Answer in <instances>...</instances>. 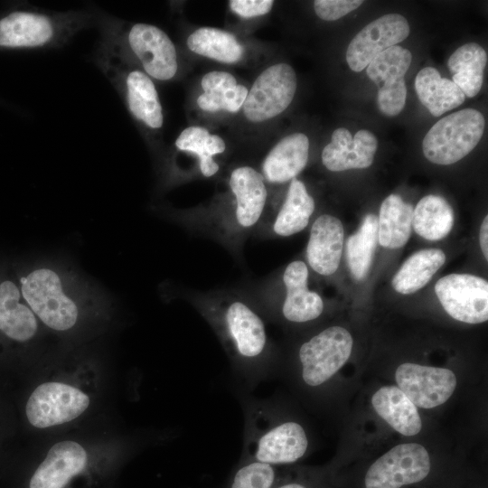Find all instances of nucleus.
<instances>
[{"mask_svg":"<svg viewBox=\"0 0 488 488\" xmlns=\"http://www.w3.org/2000/svg\"><path fill=\"white\" fill-rule=\"evenodd\" d=\"M19 281L26 305L56 332L72 330L86 308L98 307L106 301L103 289L60 259H39Z\"/></svg>","mask_w":488,"mask_h":488,"instance_id":"nucleus-1","label":"nucleus"},{"mask_svg":"<svg viewBox=\"0 0 488 488\" xmlns=\"http://www.w3.org/2000/svg\"><path fill=\"white\" fill-rule=\"evenodd\" d=\"M199 309L221 340L236 376L248 388L267 379L271 352L265 322L239 298L205 301Z\"/></svg>","mask_w":488,"mask_h":488,"instance_id":"nucleus-2","label":"nucleus"},{"mask_svg":"<svg viewBox=\"0 0 488 488\" xmlns=\"http://www.w3.org/2000/svg\"><path fill=\"white\" fill-rule=\"evenodd\" d=\"M244 407V458L272 465L293 464L308 449L303 426L277 415L267 399H247Z\"/></svg>","mask_w":488,"mask_h":488,"instance_id":"nucleus-3","label":"nucleus"},{"mask_svg":"<svg viewBox=\"0 0 488 488\" xmlns=\"http://www.w3.org/2000/svg\"><path fill=\"white\" fill-rule=\"evenodd\" d=\"M87 11H14L0 20V46L9 48L59 47L89 26Z\"/></svg>","mask_w":488,"mask_h":488,"instance_id":"nucleus-4","label":"nucleus"},{"mask_svg":"<svg viewBox=\"0 0 488 488\" xmlns=\"http://www.w3.org/2000/svg\"><path fill=\"white\" fill-rule=\"evenodd\" d=\"M103 40L121 53L131 54L151 79L166 81L177 73L175 46L166 33L155 25L136 23L125 29L108 22L104 25Z\"/></svg>","mask_w":488,"mask_h":488,"instance_id":"nucleus-5","label":"nucleus"},{"mask_svg":"<svg viewBox=\"0 0 488 488\" xmlns=\"http://www.w3.org/2000/svg\"><path fill=\"white\" fill-rule=\"evenodd\" d=\"M98 61L111 84L123 94L133 117L150 129L161 128L163 108L152 79L143 70L129 68L127 58L105 42Z\"/></svg>","mask_w":488,"mask_h":488,"instance_id":"nucleus-6","label":"nucleus"},{"mask_svg":"<svg viewBox=\"0 0 488 488\" xmlns=\"http://www.w3.org/2000/svg\"><path fill=\"white\" fill-rule=\"evenodd\" d=\"M484 125L483 114L474 108H465L441 118L423 139L425 157L441 165L458 162L477 145Z\"/></svg>","mask_w":488,"mask_h":488,"instance_id":"nucleus-7","label":"nucleus"},{"mask_svg":"<svg viewBox=\"0 0 488 488\" xmlns=\"http://www.w3.org/2000/svg\"><path fill=\"white\" fill-rule=\"evenodd\" d=\"M432 462L417 443L400 444L376 459L362 478L363 488H411L429 478Z\"/></svg>","mask_w":488,"mask_h":488,"instance_id":"nucleus-8","label":"nucleus"},{"mask_svg":"<svg viewBox=\"0 0 488 488\" xmlns=\"http://www.w3.org/2000/svg\"><path fill=\"white\" fill-rule=\"evenodd\" d=\"M352 345L351 333L341 326L328 327L304 342L298 350L303 383L318 388L327 382L347 361Z\"/></svg>","mask_w":488,"mask_h":488,"instance_id":"nucleus-9","label":"nucleus"},{"mask_svg":"<svg viewBox=\"0 0 488 488\" xmlns=\"http://www.w3.org/2000/svg\"><path fill=\"white\" fill-rule=\"evenodd\" d=\"M297 87L296 75L287 63L265 69L255 80L243 104L246 118L253 123L269 120L291 104Z\"/></svg>","mask_w":488,"mask_h":488,"instance_id":"nucleus-10","label":"nucleus"},{"mask_svg":"<svg viewBox=\"0 0 488 488\" xmlns=\"http://www.w3.org/2000/svg\"><path fill=\"white\" fill-rule=\"evenodd\" d=\"M89 405V397L80 389L61 382H45L33 391L25 412L33 427L44 428L75 419Z\"/></svg>","mask_w":488,"mask_h":488,"instance_id":"nucleus-11","label":"nucleus"},{"mask_svg":"<svg viewBox=\"0 0 488 488\" xmlns=\"http://www.w3.org/2000/svg\"><path fill=\"white\" fill-rule=\"evenodd\" d=\"M435 292L454 319L481 324L488 319V282L470 274H449L440 278Z\"/></svg>","mask_w":488,"mask_h":488,"instance_id":"nucleus-12","label":"nucleus"},{"mask_svg":"<svg viewBox=\"0 0 488 488\" xmlns=\"http://www.w3.org/2000/svg\"><path fill=\"white\" fill-rule=\"evenodd\" d=\"M411 61V52L395 45L380 52L366 67L369 79L379 87L378 108L387 117L397 116L405 107L407 87L404 76Z\"/></svg>","mask_w":488,"mask_h":488,"instance_id":"nucleus-13","label":"nucleus"},{"mask_svg":"<svg viewBox=\"0 0 488 488\" xmlns=\"http://www.w3.org/2000/svg\"><path fill=\"white\" fill-rule=\"evenodd\" d=\"M229 185L234 204L226 228L235 234H245L254 229L264 213L267 191L260 172L248 165L235 168Z\"/></svg>","mask_w":488,"mask_h":488,"instance_id":"nucleus-14","label":"nucleus"},{"mask_svg":"<svg viewBox=\"0 0 488 488\" xmlns=\"http://www.w3.org/2000/svg\"><path fill=\"white\" fill-rule=\"evenodd\" d=\"M398 388L416 406L433 408L444 404L456 387L455 373L446 368L405 362L395 372Z\"/></svg>","mask_w":488,"mask_h":488,"instance_id":"nucleus-15","label":"nucleus"},{"mask_svg":"<svg viewBox=\"0 0 488 488\" xmlns=\"http://www.w3.org/2000/svg\"><path fill=\"white\" fill-rule=\"evenodd\" d=\"M409 33V24L401 14H388L373 20L349 43L346 61L350 69L361 71L380 52L407 39Z\"/></svg>","mask_w":488,"mask_h":488,"instance_id":"nucleus-16","label":"nucleus"},{"mask_svg":"<svg viewBox=\"0 0 488 488\" xmlns=\"http://www.w3.org/2000/svg\"><path fill=\"white\" fill-rule=\"evenodd\" d=\"M377 147V138L371 131L359 130L352 137L345 127H339L323 149L322 162L332 172L367 168L373 162Z\"/></svg>","mask_w":488,"mask_h":488,"instance_id":"nucleus-17","label":"nucleus"},{"mask_svg":"<svg viewBox=\"0 0 488 488\" xmlns=\"http://www.w3.org/2000/svg\"><path fill=\"white\" fill-rule=\"evenodd\" d=\"M309 271L301 260L289 263L282 276L286 296L281 305L282 316L290 323L303 324L318 318L324 311L322 297L308 288Z\"/></svg>","mask_w":488,"mask_h":488,"instance_id":"nucleus-18","label":"nucleus"},{"mask_svg":"<svg viewBox=\"0 0 488 488\" xmlns=\"http://www.w3.org/2000/svg\"><path fill=\"white\" fill-rule=\"evenodd\" d=\"M86 464L87 453L80 444L61 441L51 447L33 474L29 488H64Z\"/></svg>","mask_w":488,"mask_h":488,"instance_id":"nucleus-19","label":"nucleus"},{"mask_svg":"<svg viewBox=\"0 0 488 488\" xmlns=\"http://www.w3.org/2000/svg\"><path fill=\"white\" fill-rule=\"evenodd\" d=\"M343 236V224L334 216L323 214L314 221L306 246V259L314 272L330 276L337 270Z\"/></svg>","mask_w":488,"mask_h":488,"instance_id":"nucleus-20","label":"nucleus"},{"mask_svg":"<svg viewBox=\"0 0 488 488\" xmlns=\"http://www.w3.org/2000/svg\"><path fill=\"white\" fill-rule=\"evenodd\" d=\"M309 156V139L303 133L290 134L278 141L262 162L265 182L283 183L296 178L305 167Z\"/></svg>","mask_w":488,"mask_h":488,"instance_id":"nucleus-21","label":"nucleus"},{"mask_svg":"<svg viewBox=\"0 0 488 488\" xmlns=\"http://www.w3.org/2000/svg\"><path fill=\"white\" fill-rule=\"evenodd\" d=\"M21 297V290L14 282H0V331L12 340L24 343L36 334L38 322Z\"/></svg>","mask_w":488,"mask_h":488,"instance_id":"nucleus-22","label":"nucleus"},{"mask_svg":"<svg viewBox=\"0 0 488 488\" xmlns=\"http://www.w3.org/2000/svg\"><path fill=\"white\" fill-rule=\"evenodd\" d=\"M376 413L393 429L404 436H415L422 427L417 407L396 386H384L371 398Z\"/></svg>","mask_w":488,"mask_h":488,"instance_id":"nucleus-23","label":"nucleus"},{"mask_svg":"<svg viewBox=\"0 0 488 488\" xmlns=\"http://www.w3.org/2000/svg\"><path fill=\"white\" fill-rule=\"evenodd\" d=\"M201 86L203 93L198 97L197 105L208 112H238L249 92L244 85L237 83L232 74L226 71L212 70L206 73Z\"/></svg>","mask_w":488,"mask_h":488,"instance_id":"nucleus-24","label":"nucleus"},{"mask_svg":"<svg viewBox=\"0 0 488 488\" xmlns=\"http://www.w3.org/2000/svg\"><path fill=\"white\" fill-rule=\"evenodd\" d=\"M418 99L434 117L459 107L465 99L462 90L450 80L442 78L433 67L418 71L415 79Z\"/></svg>","mask_w":488,"mask_h":488,"instance_id":"nucleus-25","label":"nucleus"},{"mask_svg":"<svg viewBox=\"0 0 488 488\" xmlns=\"http://www.w3.org/2000/svg\"><path fill=\"white\" fill-rule=\"evenodd\" d=\"M314 201L305 185L294 178L272 223V231L279 237L296 234L306 228L314 211Z\"/></svg>","mask_w":488,"mask_h":488,"instance_id":"nucleus-26","label":"nucleus"},{"mask_svg":"<svg viewBox=\"0 0 488 488\" xmlns=\"http://www.w3.org/2000/svg\"><path fill=\"white\" fill-rule=\"evenodd\" d=\"M487 64L485 50L476 42H468L456 49L447 61L453 82L465 96H476L483 82V71Z\"/></svg>","mask_w":488,"mask_h":488,"instance_id":"nucleus-27","label":"nucleus"},{"mask_svg":"<svg viewBox=\"0 0 488 488\" xmlns=\"http://www.w3.org/2000/svg\"><path fill=\"white\" fill-rule=\"evenodd\" d=\"M413 208L397 194L381 203L378 218V241L389 249L404 246L411 234Z\"/></svg>","mask_w":488,"mask_h":488,"instance_id":"nucleus-28","label":"nucleus"},{"mask_svg":"<svg viewBox=\"0 0 488 488\" xmlns=\"http://www.w3.org/2000/svg\"><path fill=\"white\" fill-rule=\"evenodd\" d=\"M445 253L438 249H421L410 256L392 278L393 288L402 295L424 287L444 265Z\"/></svg>","mask_w":488,"mask_h":488,"instance_id":"nucleus-29","label":"nucleus"},{"mask_svg":"<svg viewBox=\"0 0 488 488\" xmlns=\"http://www.w3.org/2000/svg\"><path fill=\"white\" fill-rule=\"evenodd\" d=\"M454 221L452 207L438 195L423 197L413 210V229L418 235L428 240H438L447 236Z\"/></svg>","mask_w":488,"mask_h":488,"instance_id":"nucleus-30","label":"nucleus"},{"mask_svg":"<svg viewBox=\"0 0 488 488\" xmlns=\"http://www.w3.org/2000/svg\"><path fill=\"white\" fill-rule=\"evenodd\" d=\"M192 52L222 63H236L243 56L244 49L230 33L214 27H201L186 40Z\"/></svg>","mask_w":488,"mask_h":488,"instance_id":"nucleus-31","label":"nucleus"},{"mask_svg":"<svg viewBox=\"0 0 488 488\" xmlns=\"http://www.w3.org/2000/svg\"><path fill=\"white\" fill-rule=\"evenodd\" d=\"M179 151L194 154L198 157L199 168L204 177L215 175L220 166L213 156L225 151L224 140L211 134L205 127L192 126L181 132L174 143Z\"/></svg>","mask_w":488,"mask_h":488,"instance_id":"nucleus-32","label":"nucleus"},{"mask_svg":"<svg viewBox=\"0 0 488 488\" xmlns=\"http://www.w3.org/2000/svg\"><path fill=\"white\" fill-rule=\"evenodd\" d=\"M378 243V218L367 214L356 233L346 243V259L352 275L357 280L363 279L371 267Z\"/></svg>","mask_w":488,"mask_h":488,"instance_id":"nucleus-33","label":"nucleus"},{"mask_svg":"<svg viewBox=\"0 0 488 488\" xmlns=\"http://www.w3.org/2000/svg\"><path fill=\"white\" fill-rule=\"evenodd\" d=\"M275 480L274 465L245 459L236 471L230 488H273Z\"/></svg>","mask_w":488,"mask_h":488,"instance_id":"nucleus-34","label":"nucleus"},{"mask_svg":"<svg viewBox=\"0 0 488 488\" xmlns=\"http://www.w3.org/2000/svg\"><path fill=\"white\" fill-rule=\"evenodd\" d=\"M361 0H316L314 8L316 15L324 21H335L357 9Z\"/></svg>","mask_w":488,"mask_h":488,"instance_id":"nucleus-35","label":"nucleus"},{"mask_svg":"<svg viewBox=\"0 0 488 488\" xmlns=\"http://www.w3.org/2000/svg\"><path fill=\"white\" fill-rule=\"evenodd\" d=\"M273 4L272 0H231L229 5L234 14L249 19L269 13Z\"/></svg>","mask_w":488,"mask_h":488,"instance_id":"nucleus-36","label":"nucleus"},{"mask_svg":"<svg viewBox=\"0 0 488 488\" xmlns=\"http://www.w3.org/2000/svg\"><path fill=\"white\" fill-rule=\"evenodd\" d=\"M480 246L485 259H488V216H485L479 233Z\"/></svg>","mask_w":488,"mask_h":488,"instance_id":"nucleus-37","label":"nucleus"},{"mask_svg":"<svg viewBox=\"0 0 488 488\" xmlns=\"http://www.w3.org/2000/svg\"><path fill=\"white\" fill-rule=\"evenodd\" d=\"M275 488H308V487L305 483H300V482H290V483L278 485Z\"/></svg>","mask_w":488,"mask_h":488,"instance_id":"nucleus-38","label":"nucleus"}]
</instances>
